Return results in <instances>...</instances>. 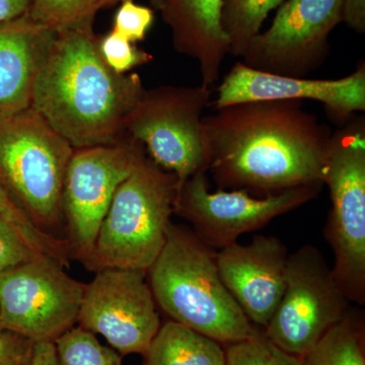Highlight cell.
<instances>
[{"label": "cell", "mask_w": 365, "mask_h": 365, "mask_svg": "<svg viewBox=\"0 0 365 365\" xmlns=\"http://www.w3.org/2000/svg\"><path fill=\"white\" fill-rule=\"evenodd\" d=\"M208 172L220 190L255 197L324 184L330 130L302 101L237 103L204 116Z\"/></svg>", "instance_id": "obj_1"}, {"label": "cell", "mask_w": 365, "mask_h": 365, "mask_svg": "<svg viewBox=\"0 0 365 365\" xmlns=\"http://www.w3.org/2000/svg\"><path fill=\"white\" fill-rule=\"evenodd\" d=\"M34 345L19 334L0 330V365H30Z\"/></svg>", "instance_id": "obj_28"}, {"label": "cell", "mask_w": 365, "mask_h": 365, "mask_svg": "<svg viewBox=\"0 0 365 365\" xmlns=\"http://www.w3.org/2000/svg\"><path fill=\"white\" fill-rule=\"evenodd\" d=\"M364 318L350 309L307 352L304 365H365Z\"/></svg>", "instance_id": "obj_19"}, {"label": "cell", "mask_w": 365, "mask_h": 365, "mask_svg": "<svg viewBox=\"0 0 365 365\" xmlns=\"http://www.w3.org/2000/svg\"><path fill=\"white\" fill-rule=\"evenodd\" d=\"M350 304L324 255L306 245L288 257L284 292L264 333L281 349L304 357L345 318Z\"/></svg>", "instance_id": "obj_8"}, {"label": "cell", "mask_w": 365, "mask_h": 365, "mask_svg": "<svg viewBox=\"0 0 365 365\" xmlns=\"http://www.w3.org/2000/svg\"><path fill=\"white\" fill-rule=\"evenodd\" d=\"M32 0H0V25L25 16Z\"/></svg>", "instance_id": "obj_30"}, {"label": "cell", "mask_w": 365, "mask_h": 365, "mask_svg": "<svg viewBox=\"0 0 365 365\" xmlns=\"http://www.w3.org/2000/svg\"><path fill=\"white\" fill-rule=\"evenodd\" d=\"M331 207L325 237L336 280L350 302L365 304V122L357 118L331 135L324 169Z\"/></svg>", "instance_id": "obj_6"}, {"label": "cell", "mask_w": 365, "mask_h": 365, "mask_svg": "<svg viewBox=\"0 0 365 365\" xmlns=\"http://www.w3.org/2000/svg\"><path fill=\"white\" fill-rule=\"evenodd\" d=\"M73 151L32 107L0 116V182L31 220L49 234L64 222V179Z\"/></svg>", "instance_id": "obj_5"}, {"label": "cell", "mask_w": 365, "mask_h": 365, "mask_svg": "<svg viewBox=\"0 0 365 365\" xmlns=\"http://www.w3.org/2000/svg\"><path fill=\"white\" fill-rule=\"evenodd\" d=\"M101 9L98 0H32L28 16L52 32L93 26Z\"/></svg>", "instance_id": "obj_21"}, {"label": "cell", "mask_w": 365, "mask_h": 365, "mask_svg": "<svg viewBox=\"0 0 365 365\" xmlns=\"http://www.w3.org/2000/svg\"><path fill=\"white\" fill-rule=\"evenodd\" d=\"M211 93L202 85L145 90L127 120V133L143 144L153 162L177 177L178 187L197 173L208 172L203 114Z\"/></svg>", "instance_id": "obj_7"}, {"label": "cell", "mask_w": 365, "mask_h": 365, "mask_svg": "<svg viewBox=\"0 0 365 365\" xmlns=\"http://www.w3.org/2000/svg\"><path fill=\"white\" fill-rule=\"evenodd\" d=\"M85 284L49 257L0 274V330L54 342L78 323Z\"/></svg>", "instance_id": "obj_10"}, {"label": "cell", "mask_w": 365, "mask_h": 365, "mask_svg": "<svg viewBox=\"0 0 365 365\" xmlns=\"http://www.w3.org/2000/svg\"><path fill=\"white\" fill-rule=\"evenodd\" d=\"M343 0H287L272 25L250 43L245 66L279 76L304 78L324 63L329 37L342 21Z\"/></svg>", "instance_id": "obj_13"}, {"label": "cell", "mask_w": 365, "mask_h": 365, "mask_svg": "<svg viewBox=\"0 0 365 365\" xmlns=\"http://www.w3.org/2000/svg\"><path fill=\"white\" fill-rule=\"evenodd\" d=\"M146 275L134 269L97 271L85 284L79 327L103 336L121 355H144L162 326Z\"/></svg>", "instance_id": "obj_12"}, {"label": "cell", "mask_w": 365, "mask_h": 365, "mask_svg": "<svg viewBox=\"0 0 365 365\" xmlns=\"http://www.w3.org/2000/svg\"><path fill=\"white\" fill-rule=\"evenodd\" d=\"M30 365H59L54 342H36Z\"/></svg>", "instance_id": "obj_31"}, {"label": "cell", "mask_w": 365, "mask_h": 365, "mask_svg": "<svg viewBox=\"0 0 365 365\" xmlns=\"http://www.w3.org/2000/svg\"><path fill=\"white\" fill-rule=\"evenodd\" d=\"M177 193V177L145 153L118 188L85 267L148 273L165 246Z\"/></svg>", "instance_id": "obj_4"}, {"label": "cell", "mask_w": 365, "mask_h": 365, "mask_svg": "<svg viewBox=\"0 0 365 365\" xmlns=\"http://www.w3.org/2000/svg\"><path fill=\"white\" fill-rule=\"evenodd\" d=\"M342 21L359 34L365 32V0H343Z\"/></svg>", "instance_id": "obj_29"}, {"label": "cell", "mask_w": 365, "mask_h": 365, "mask_svg": "<svg viewBox=\"0 0 365 365\" xmlns=\"http://www.w3.org/2000/svg\"><path fill=\"white\" fill-rule=\"evenodd\" d=\"M323 186L304 185L276 195L255 197L242 190L211 192L206 173H197L178 187L174 213L192 225L204 244L222 250L241 235L314 200Z\"/></svg>", "instance_id": "obj_11"}, {"label": "cell", "mask_w": 365, "mask_h": 365, "mask_svg": "<svg viewBox=\"0 0 365 365\" xmlns=\"http://www.w3.org/2000/svg\"><path fill=\"white\" fill-rule=\"evenodd\" d=\"M287 247L273 235H256L248 245L239 242L216 252L218 271L249 321L266 328L285 289Z\"/></svg>", "instance_id": "obj_15"}, {"label": "cell", "mask_w": 365, "mask_h": 365, "mask_svg": "<svg viewBox=\"0 0 365 365\" xmlns=\"http://www.w3.org/2000/svg\"><path fill=\"white\" fill-rule=\"evenodd\" d=\"M144 91L138 74H118L106 64L93 26L71 29L55 33L48 46L31 107L79 150L123 139Z\"/></svg>", "instance_id": "obj_2"}, {"label": "cell", "mask_w": 365, "mask_h": 365, "mask_svg": "<svg viewBox=\"0 0 365 365\" xmlns=\"http://www.w3.org/2000/svg\"><path fill=\"white\" fill-rule=\"evenodd\" d=\"M54 344L59 365H123L120 353L79 326L69 329Z\"/></svg>", "instance_id": "obj_22"}, {"label": "cell", "mask_w": 365, "mask_h": 365, "mask_svg": "<svg viewBox=\"0 0 365 365\" xmlns=\"http://www.w3.org/2000/svg\"><path fill=\"white\" fill-rule=\"evenodd\" d=\"M143 365H225V350L217 341L170 321L160 326Z\"/></svg>", "instance_id": "obj_18"}, {"label": "cell", "mask_w": 365, "mask_h": 365, "mask_svg": "<svg viewBox=\"0 0 365 365\" xmlns=\"http://www.w3.org/2000/svg\"><path fill=\"white\" fill-rule=\"evenodd\" d=\"M102 7L113 6V4H118V2L124 1V0H98Z\"/></svg>", "instance_id": "obj_32"}, {"label": "cell", "mask_w": 365, "mask_h": 365, "mask_svg": "<svg viewBox=\"0 0 365 365\" xmlns=\"http://www.w3.org/2000/svg\"><path fill=\"white\" fill-rule=\"evenodd\" d=\"M284 0H222L220 24L228 42V54L242 57L261 33L269 13Z\"/></svg>", "instance_id": "obj_20"}, {"label": "cell", "mask_w": 365, "mask_h": 365, "mask_svg": "<svg viewBox=\"0 0 365 365\" xmlns=\"http://www.w3.org/2000/svg\"><path fill=\"white\" fill-rule=\"evenodd\" d=\"M98 49L106 64L118 74H125L153 59L150 54L139 50L134 43L113 31L98 39Z\"/></svg>", "instance_id": "obj_25"}, {"label": "cell", "mask_w": 365, "mask_h": 365, "mask_svg": "<svg viewBox=\"0 0 365 365\" xmlns=\"http://www.w3.org/2000/svg\"><path fill=\"white\" fill-rule=\"evenodd\" d=\"M0 215L11 223L35 253L60 261L66 257V244L63 239L41 230L24 212L0 182Z\"/></svg>", "instance_id": "obj_23"}, {"label": "cell", "mask_w": 365, "mask_h": 365, "mask_svg": "<svg viewBox=\"0 0 365 365\" xmlns=\"http://www.w3.org/2000/svg\"><path fill=\"white\" fill-rule=\"evenodd\" d=\"M317 101L336 119L365 111V66L339 79H307L258 71L237 62L217 86L212 103L222 109L258 101Z\"/></svg>", "instance_id": "obj_14"}, {"label": "cell", "mask_w": 365, "mask_h": 365, "mask_svg": "<svg viewBox=\"0 0 365 365\" xmlns=\"http://www.w3.org/2000/svg\"><path fill=\"white\" fill-rule=\"evenodd\" d=\"M225 356V365H304L302 357L281 349L258 330L248 339L228 345Z\"/></svg>", "instance_id": "obj_24"}, {"label": "cell", "mask_w": 365, "mask_h": 365, "mask_svg": "<svg viewBox=\"0 0 365 365\" xmlns=\"http://www.w3.org/2000/svg\"><path fill=\"white\" fill-rule=\"evenodd\" d=\"M160 11L180 54L198 63L201 85L217 83L228 42L220 24L222 0H150Z\"/></svg>", "instance_id": "obj_16"}, {"label": "cell", "mask_w": 365, "mask_h": 365, "mask_svg": "<svg viewBox=\"0 0 365 365\" xmlns=\"http://www.w3.org/2000/svg\"><path fill=\"white\" fill-rule=\"evenodd\" d=\"M54 34L28 14L0 25V116L31 108L36 76Z\"/></svg>", "instance_id": "obj_17"}, {"label": "cell", "mask_w": 365, "mask_h": 365, "mask_svg": "<svg viewBox=\"0 0 365 365\" xmlns=\"http://www.w3.org/2000/svg\"><path fill=\"white\" fill-rule=\"evenodd\" d=\"M35 253L4 216L0 215V274L42 258Z\"/></svg>", "instance_id": "obj_27"}, {"label": "cell", "mask_w": 365, "mask_h": 365, "mask_svg": "<svg viewBox=\"0 0 365 365\" xmlns=\"http://www.w3.org/2000/svg\"><path fill=\"white\" fill-rule=\"evenodd\" d=\"M148 274L155 302L172 321L227 344L256 332L223 284L216 252L193 230L170 222L165 246Z\"/></svg>", "instance_id": "obj_3"}, {"label": "cell", "mask_w": 365, "mask_h": 365, "mask_svg": "<svg viewBox=\"0 0 365 365\" xmlns=\"http://www.w3.org/2000/svg\"><path fill=\"white\" fill-rule=\"evenodd\" d=\"M144 155L129 134L117 143L74 150L62 198L71 258L83 263L90 256L118 188Z\"/></svg>", "instance_id": "obj_9"}, {"label": "cell", "mask_w": 365, "mask_h": 365, "mask_svg": "<svg viewBox=\"0 0 365 365\" xmlns=\"http://www.w3.org/2000/svg\"><path fill=\"white\" fill-rule=\"evenodd\" d=\"M155 20V14L150 7L139 6L134 0H124L118 9L114 18L113 32L130 41H143Z\"/></svg>", "instance_id": "obj_26"}]
</instances>
